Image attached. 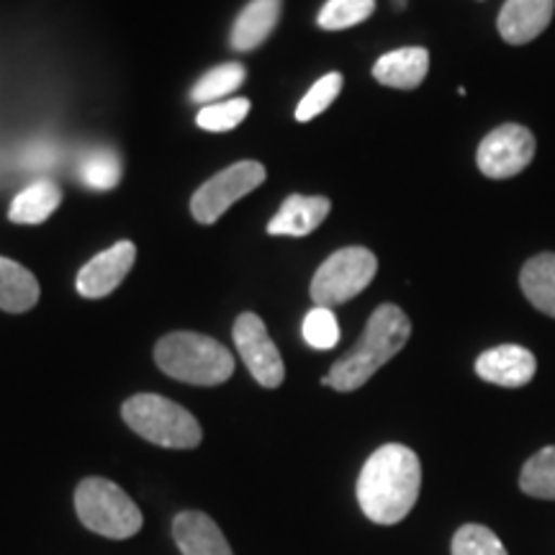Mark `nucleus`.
<instances>
[{
	"instance_id": "1",
	"label": "nucleus",
	"mask_w": 555,
	"mask_h": 555,
	"mask_svg": "<svg viewBox=\"0 0 555 555\" xmlns=\"http://www.w3.org/2000/svg\"><path fill=\"white\" fill-rule=\"evenodd\" d=\"M422 489V466L414 450L399 442L378 448L358 476V504L376 525H397L414 509Z\"/></svg>"
},
{
	"instance_id": "6",
	"label": "nucleus",
	"mask_w": 555,
	"mask_h": 555,
	"mask_svg": "<svg viewBox=\"0 0 555 555\" xmlns=\"http://www.w3.org/2000/svg\"><path fill=\"white\" fill-rule=\"evenodd\" d=\"M376 270L378 260L371 249H337V253L324 260L322 268L317 270L314 281H311V298L317 301V307H339V304L363 294V291L371 286L373 278H376Z\"/></svg>"
},
{
	"instance_id": "14",
	"label": "nucleus",
	"mask_w": 555,
	"mask_h": 555,
	"mask_svg": "<svg viewBox=\"0 0 555 555\" xmlns=\"http://www.w3.org/2000/svg\"><path fill=\"white\" fill-rule=\"evenodd\" d=\"M330 198L324 196H288L281 211L270 219L268 234L275 237H307L327 219Z\"/></svg>"
},
{
	"instance_id": "16",
	"label": "nucleus",
	"mask_w": 555,
	"mask_h": 555,
	"mask_svg": "<svg viewBox=\"0 0 555 555\" xmlns=\"http://www.w3.org/2000/svg\"><path fill=\"white\" fill-rule=\"evenodd\" d=\"M429 69V52L422 47H404V50H393L380 57L373 65V78L380 86L399 88V90H412L422 86V80L427 78Z\"/></svg>"
},
{
	"instance_id": "25",
	"label": "nucleus",
	"mask_w": 555,
	"mask_h": 555,
	"mask_svg": "<svg viewBox=\"0 0 555 555\" xmlns=\"http://www.w3.org/2000/svg\"><path fill=\"white\" fill-rule=\"evenodd\" d=\"M339 90H343V75L339 73H330V75H322L314 86L309 88V93L304 95L301 103H298L296 108V119L298 121H311L314 116L324 114L335 99L339 95Z\"/></svg>"
},
{
	"instance_id": "18",
	"label": "nucleus",
	"mask_w": 555,
	"mask_h": 555,
	"mask_svg": "<svg viewBox=\"0 0 555 555\" xmlns=\"http://www.w3.org/2000/svg\"><path fill=\"white\" fill-rule=\"evenodd\" d=\"M62 204V191L52 180H37L13 198L9 219L13 224H41L57 211Z\"/></svg>"
},
{
	"instance_id": "4",
	"label": "nucleus",
	"mask_w": 555,
	"mask_h": 555,
	"mask_svg": "<svg viewBox=\"0 0 555 555\" xmlns=\"http://www.w3.org/2000/svg\"><path fill=\"white\" fill-rule=\"evenodd\" d=\"M124 422L139 437L159 448L191 450L204 440V429L189 409L157 393H137L121 406Z\"/></svg>"
},
{
	"instance_id": "27",
	"label": "nucleus",
	"mask_w": 555,
	"mask_h": 555,
	"mask_svg": "<svg viewBox=\"0 0 555 555\" xmlns=\"http://www.w3.org/2000/svg\"><path fill=\"white\" fill-rule=\"evenodd\" d=\"M304 339L314 350H332L339 343V324L335 311L327 307H314L304 317Z\"/></svg>"
},
{
	"instance_id": "26",
	"label": "nucleus",
	"mask_w": 555,
	"mask_h": 555,
	"mask_svg": "<svg viewBox=\"0 0 555 555\" xmlns=\"http://www.w3.org/2000/svg\"><path fill=\"white\" fill-rule=\"evenodd\" d=\"M453 555H506V547L489 527L463 525L453 538Z\"/></svg>"
},
{
	"instance_id": "5",
	"label": "nucleus",
	"mask_w": 555,
	"mask_h": 555,
	"mask_svg": "<svg viewBox=\"0 0 555 555\" xmlns=\"http://www.w3.org/2000/svg\"><path fill=\"white\" fill-rule=\"evenodd\" d=\"M75 509L88 530L111 540L134 538L142 530V512L127 491L108 478H86L75 491Z\"/></svg>"
},
{
	"instance_id": "19",
	"label": "nucleus",
	"mask_w": 555,
	"mask_h": 555,
	"mask_svg": "<svg viewBox=\"0 0 555 555\" xmlns=\"http://www.w3.org/2000/svg\"><path fill=\"white\" fill-rule=\"evenodd\" d=\"M519 286L532 307L555 319V253L527 260L519 273Z\"/></svg>"
},
{
	"instance_id": "11",
	"label": "nucleus",
	"mask_w": 555,
	"mask_h": 555,
	"mask_svg": "<svg viewBox=\"0 0 555 555\" xmlns=\"http://www.w3.org/2000/svg\"><path fill=\"white\" fill-rule=\"evenodd\" d=\"M478 378L504 388H522L535 378L538 360L522 345H499L478 356Z\"/></svg>"
},
{
	"instance_id": "13",
	"label": "nucleus",
	"mask_w": 555,
	"mask_h": 555,
	"mask_svg": "<svg viewBox=\"0 0 555 555\" xmlns=\"http://www.w3.org/2000/svg\"><path fill=\"white\" fill-rule=\"evenodd\" d=\"M172 538L183 555H234L224 532L204 512H180L172 519Z\"/></svg>"
},
{
	"instance_id": "21",
	"label": "nucleus",
	"mask_w": 555,
	"mask_h": 555,
	"mask_svg": "<svg viewBox=\"0 0 555 555\" xmlns=\"http://www.w3.org/2000/svg\"><path fill=\"white\" fill-rule=\"evenodd\" d=\"M519 489L527 496L555 502V446L543 448L525 463L519 474Z\"/></svg>"
},
{
	"instance_id": "12",
	"label": "nucleus",
	"mask_w": 555,
	"mask_h": 555,
	"mask_svg": "<svg viewBox=\"0 0 555 555\" xmlns=\"http://www.w3.org/2000/svg\"><path fill=\"white\" fill-rule=\"evenodd\" d=\"M555 0H506L499 13V34L506 44H527L551 26Z\"/></svg>"
},
{
	"instance_id": "9",
	"label": "nucleus",
	"mask_w": 555,
	"mask_h": 555,
	"mask_svg": "<svg viewBox=\"0 0 555 555\" xmlns=\"http://www.w3.org/2000/svg\"><path fill=\"white\" fill-rule=\"evenodd\" d=\"M234 345H237L242 360L253 378L266 388H278L286 378V365H283L281 352L268 335L266 322L258 314H240L234 322Z\"/></svg>"
},
{
	"instance_id": "24",
	"label": "nucleus",
	"mask_w": 555,
	"mask_h": 555,
	"mask_svg": "<svg viewBox=\"0 0 555 555\" xmlns=\"http://www.w3.org/2000/svg\"><path fill=\"white\" fill-rule=\"evenodd\" d=\"M247 114H249L247 99L219 101V103H208V106L201 108L196 116V124L206 131H232L245 121Z\"/></svg>"
},
{
	"instance_id": "22",
	"label": "nucleus",
	"mask_w": 555,
	"mask_h": 555,
	"mask_svg": "<svg viewBox=\"0 0 555 555\" xmlns=\"http://www.w3.org/2000/svg\"><path fill=\"white\" fill-rule=\"evenodd\" d=\"M78 176L88 189L93 191H111L121 180V159L111 150H93L78 163Z\"/></svg>"
},
{
	"instance_id": "8",
	"label": "nucleus",
	"mask_w": 555,
	"mask_h": 555,
	"mask_svg": "<svg viewBox=\"0 0 555 555\" xmlns=\"http://www.w3.org/2000/svg\"><path fill=\"white\" fill-rule=\"evenodd\" d=\"M535 134L522 124H502L481 139L476 152L478 170L491 180H506L522 172L535 157Z\"/></svg>"
},
{
	"instance_id": "23",
	"label": "nucleus",
	"mask_w": 555,
	"mask_h": 555,
	"mask_svg": "<svg viewBox=\"0 0 555 555\" xmlns=\"http://www.w3.org/2000/svg\"><path fill=\"white\" fill-rule=\"evenodd\" d=\"M376 11V0H327L319 11L317 24L324 31H343L363 24Z\"/></svg>"
},
{
	"instance_id": "10",
	"label": "nucleus",
	"mask_w": 555,
	"mask_h": 555,
	"mask_svg": "<svg viewBox=\"0 0 555 555\" xmlns=\"http://www.w3.org/2000/svg\"><path fill=\"white\" fill-rule=\"evenodd\" d=\"M137 260V247L131 242H116L114 247L103 249L93 260H88L78 273V294L86 298H103L114 294L121 286L124 278L129 275L131 266Z\"/></svg>"
},
{
	"instance_id": "2",
	"label": "nucleus",
	"mask_w": 555,
	"mask_h": 555,
	"mask_svg": "<svg viewBox=\"0 0 555 555\" xmlns=\"http://www.w3.org/2000/svg\"><path fill=\"white\" fill-rule=\"evenodd\" d=\"M412 337V322L409 317L393 304H380L367 319L363 337L358 345L339 358L327 376L322 378L324 386L335 391H358L365 386L393 356L404 350V345Z\"/></svg>"
},
{
	"instance_id": "3",
	"label": "nucleus",
	"mask_w": 555,
	"mask_h": 555,
	"mask_svg": "<svg viewBox=\"0 0 555 555\" xmlns=\"http://www.w3.org/2000/svg\"><path fill=\"white\" fill-rule=\"evenodd\" d=\"M159 371L193 386H219L232 378L234 358L217 339L198 332H172L155 347Z\"/></svg>"
},
{
	"instance_id": "17",
	"label": "nucleus",
	"mask_w": 555,
	"mask_h": 555,
	"mask_svg": "<svg viewBox=\"0 0 555 555\" xmlns=\"http://www.w3.org/2000/svg\"><path fill=\"white\" fill-rule=\"evenodd\" d=\"M39 281L31 270L18 266L16 260L0 258V309L9 314H24L37 307Z\"/></svg>"
},
{
	"instance_id": "20",
	"label": "nucleus",
	"mask_w": 555,
	"mask_h": 555,
	"mask_svg": "<svg viewBox=\"0 0 555 555\" xmlns=\"http://www.w3.org/2000/svg\"><path fill=\"white\" fill-rule=\"evenodd\" d=\"M245 82V67L240 62H224V65L208 69L191 90V101L208 106V103H219L221 95L234 93Z\"/></svg>"
},
{
	"instance_id": "15",
	"label": "nucleus",
	"mask_w": 555,
	"mask_h": 555,
	"mask_svg": "<svg viewBox=\"0 0 555 555\" xmlns=\"http://www.w3.org/2000/svg\"><path fill=\"white\" fill-rule=\"evenodd\" d=\"M283 0H249L232 26L229 44L237 52H253L266 41L281 18Z\"/></svg>"
},
{
	"instance_id": "7",
	"label": "nucleus",
	"mask_w": 555,
	"mask_h": 555,
	"mask_svg": "<svg viewBox=\"0 0 555 555\" xmlns=\"http://www.w3.org/2000/svg\"><path fill=\"white\" fill-rule=\"evenodd\" d=\"M266 183V168L255 159H245V163L229 165L227 170L217 172L208 178L201 189L193 193L191 211L201 224H214L224 217V211L247 193H253L258 185Z\"/></svg>"
}]
</instances>
